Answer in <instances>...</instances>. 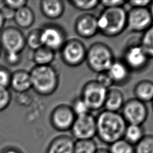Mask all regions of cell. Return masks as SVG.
<instances>
[{
  "label": "cell",
  "mask_w": 153,
  "mask_h": 153,
  "mask_svg": "<svg viewBox=\"0 0 153 153\" xmlns=\"http://www.w3.org/2000/svg\"><path fill=\"white\" fill-rule=\"evenodd\" d=\"M0 45L5 53H22L26 47L25 36L17 27H5L0 32Z\"/></svg>",
  "instance_id": "ba28073f"
},
{
  "label": "cell",
  "mask_w": 153,
  "mask_h": 153,
  "mask_svg": "<svg viewBox=\"0 0 153 153\" xmlns=\"http://www.w3.org/2000/svg\"><path fill=\"white\" fill-rule=\"evenodd\" d=\"M0 11L1 13V14L3 18L5 21L14 20L16 11L13 10V9L7 7V5H5L3 4V5L0 8Z\"/></svg>",
  "instance_id": "8d00e7d4"
},
{
  "label": "cell",
  "mask_w": 153,
  "mask_h": 153,
  "mask_svg": "<svg viewBox=\"0 0 153 153\" xmlns=\"http://www.w3.org/2000/svg\"><path fill=\"white\" fill-rule=\"evenodd\" d=\"M3 4L13 10L17 11L27 5V1L25 0H6L3 1Z\"/></svg>",
  "instance_id": "e575fe53"
},
{
  "label": "cell",
  "mask_w": 153,
  "mask_h": 153,
  "mask_svg": "<svg viewBox=\"0 0 153 153\" xmlns=\"http://www.w3.org/2000/svg\"><path fill=\"white\" fill-rule=\"evenodd\" d=\"M32 60L36 66L51 65L56 56V52L45 46L33 51Z\"/></svg>",
  "instance_id": "7402d4cb"
},
{
  "label": "cell",
  "mask_w": 153,
  "mask_h": 153,
  "mask_svg": "<svg viewBox=\"0 0 153 153\" xmlns=\"http://www.w3.org/2000/svg\"><path fill=\"white\" fill-rule=\"evenodd\" d=\"M26 46L34 51L40 47L42 46L41 41L40 29H35L31 30L25 36Z\"/></svg>",
  "instance_id": "f1b7e54d"
},
{
  "label": "cell",
  "mask_w": 153,
  "mask_h": 153,
  "mask_svg": "<svg viewBox=\"0 0 153 153\" xmlns=\"http://www.w3.org/2000/svg\"><path fill=\"white\" fill-rule=\"evenodd\" d=\"M112 49L105 43L95 42L87 50L85 62L95 73L106 72L115 60Z\"/></svg>",
  "instance_id": "277c9868"
},
{
  "label": "cell",
  "mask_w": 153,
  "mask_h": 153,
  "mask_svg": "<svg viewBox=\"0 0 153 153\" xmlns=\"http://www.w3.org/2000/svg\"><path fill=\"white\" fill-rule=\"evenodd\" d=\"M29 74L32 88L38 94L48 96L57 90L59 84V75L51 65L35 66Z\"/></svg>",
  "instance_id": "3957f363"
},
{
  "label": "cell",
  "mask_w": 153,
  "mask_h": 153,
  "mask_svg": "<svg viewBox=\"0 0 153 153\" xmlns=\"http://www.w3.org/2000/svg\"><path fill=\"white\" fill-rule=\"evenodd\" d=\"M5 60L10 66H15L19 64L22 60V53L9 52L5 53Z\"/></svg>",
  "instance_id": "836d02e7"
},
{
  "label": "cell",
  "mask_w": 153,
  "mask_h": 153,
  "mask_svg": "<svg viewBox=\"0 0 153 153\" xmlns=\"http://www.w3.org/2000/svg\"><path fill=\"white\" fill-rule=\"evenodd\" d=\"M149 12L151 13V17L152 18V20H153V1H151L149 6Z\"/></svg>",
  "instance_id": "b9f144b4"
},
{
  "label": "cell",
  "mask_w": 153,
  "mask_h": 153,
  "mask_svg": "<svg viewBox=\"0 0 153 153\" xmlns=\"http://www.w3.org/2000/svg\"><path fill=\"white\" fill-rule=\"evenodd\" d=\"M153 24L148 8H130L127 11V28L133 32H143Z\"/></svg>",
  "instance_id": "4fadbf2b"
},
{
  "label": "cell",
  "mask_w": 153,
  "mask_h": 153,
  "mask_svg": "<svg viewBox=\"0 0 153 153\" xmlns=\"http://www.w3.org/2000/svg\"><path fill=\"white\" fill-rule=\"evenodd\" d=\"M70 131L75 140L93 139L96 136V117L91 113L76 117Z\"/></svg>",
  "instance_id": "8fae6325"
},
{
  "label": "cell",
  "mask_w": 153,
  "mask_h": 153,
  "mask_svg": "<svg viewBox=\"0 0 153 153\" xmlns=\"http://www.w3.org/2000/svg\"><path fill=\"white\" fill-rule=\"evenodd\" d=\"M152 1L145 0H132L127 1L126 4H128L131 8H148L149 6Z\"/></svg>",
  "instance_id": "74e56055"
},
{
  "label": "cell",
  "mask_w": 153,
  "mask_h": 153,
  "mask_svg": "<svg viewBox=\"0 0 153 153\" xmlns=\"http://www.w3.org/2000/svg\"><path fill=\"white\" fill-rule=\"evenodd\" d=\"M5 22V20L3 18V17L1 14V13L0 11V32L4 29V26Z\"/></svg>",
  "instance_id": "ab89813d"
},
{
  "label": "cell",
  "mask_w": 153,
  "mask_h": 153,
  "mask_svg": "<svg viewBox=\"0 0 153 153\" xmlns=\"http://www.w3.org/2000/svg\"><path fill=\"white\" fill-rule=\"evenodd\" d=\"M134 97L146 103L153 99V81L149 79H142L137 82L133 88Z\"/></svg>",
  "instance_id": "44dd1931"
},
{
  "label": "cell",
  "mask_w": 153,
  "mask_h": 153,
  "mask_svg": "<svg viewBox=\"0 0 153 153\" xmlns=\"http://www.w3.org/2000/svg\"><path fill=\"white\" fill-rule=\"evenodd\" d=\"M68 2L74 8L85 12L92 11L100 5V1L98 0H72Z\"/></svg>",
  "instance_id": "4316f807"
},
{
  "label": "cell",
  "mask_w": 153,
  "mask_h": 153,
  "mask_svg": "<svg viewBox=\"0 0 153 153\" xmlns=\"http://www.w3.org/2000/svg\"><path fill=\"white\" fill-rule=\"evenodd\" d=\"M75 118L76 116L71 105L60 104L52 110L50 121L54 129L64 132L71 130Z\"/></svg>",
  "instance_id": "7c38bea8"
},
{
  "label": "cell",
  "mask_w": 153,
  "mask_h": 153,
  "mask_svg": "<svg viewBox=\"0 0 153 153\" xmlns=\"http://www.w3.org/2000/svg\"><path fill=\"white\" fill-rule=\"evenodd\" d=\"M1 153H22V152L16 148L9 147L4 149Z\"/></svg>",
  "instance_id": "f35d334b"
},
{
  "label": "cell",
  "mask_w": 153,
  "mask_h": 153,
  "mask_svg": "<svg viewBox=\"0 0 153 153\" xmlns=\"http://www.w3.org/2000/svg\"><path fill=\"white\" fill-rule=\"evenodd\" d=\"M95 153H110L108 149L104 148H97V151Z\"/></svg>",
  "instance_id": "60d3db41"
},
{
  "label": "cell",
  "mask_w": 153,
  "mask_h": 153,
  "mask_svg": "<svg viewBox=\"0 0 153 153\" xmlns=\"http://www.w3.org/2000/svg\"><path fill=\"white\" fill-rule=\"evenodd\" d=\"M108 90L94 79L90 80L84 84L79 96L87 104L90 112L96 111L103 108Z\"/></svg>",
  "instance_id": "8992f818"
},
{
  "label": "cell",
  "mask_w": 153,
  "mask_h": 153,
  "mask_svg": "<svg viewBox=\"0 0 153 153\" xmlns=\"http://www.w3.org/2000/svg\"><path fill=\"white\" fill-rule=\"evenodd\" d=\"M125 103L124 95L121 90L111 87L108 90L103 108L112 112H119Z\"/></svg>",
  "instance_id": "d6986e66"
},
{
  "label": "cell",
  "mask_w": 153,
  "mask_h": 153,
  "mask_svg": "<svg viewBox=\"0 0 153 153\" xmlns=\"http://www.w3.org/2000/svg\"><path fill=\"white\" fill-rule=\"evenodd\" d=\"M40 10L46 18L56 20L63 16L65 5L61 0H43L40 2Z\"/></svg>",
  "instance_id": "e0dca14e"
},
{
  "label": "cell",
  "mask_w": 153,
  "mask_h": 153,
  "mask_svg": "<svg viewBox=\"0 0 153 153\" xmlns=\"http://www.w3.org/2000/svg\"><path fill=\"white\" fill-rule=\"evenodd\" d=\"M71 106L76 117L91 113L88 106L80 96L76 97L73 100Z\"/></svg>",
  "instance_id": "f546056e"
},
{
  "label": "cell",
  "mask_w": 153,
  "mask_h": 153,
  "mask_svg": "<svg viewBox=\"0 0 153 153\" xmlns=\"http://www.w3.org/2000/svg\"><path fill=\"white\" fill-rule=\"evenodd\" d=\"M11 73L5 67L0 66V87L8 88L10 87Z\"/></svg>",
  "instance_id": "d6a6232c"
},
{
  "label": "cell",
  "mask_w": 153,
  "mask_h": 153,
  "mask_svg": "<svg viewBox=\"0 0 153 153\" xmlns=\"http://www.w3.org/2000/svg\"><path fill=\"white\" fill-rule=\"evenodd\" d=\"M97 148L93 139L75 140L73 153H95Z\"/></svg>",
  "instance_id": "d4e9b609"
},
{
  "label": "cell",
  "mask_w": 153,
  "mask_h": 153,
  "mask_svg": "<svg viewBox=\"0 0 153 153\" xmlns=\"http://www.w3.org/2000/svg\"><path fill=\"white\" fill-rule=\"evenodd\" d=\"M108 149L110 153H134V146L123 138L109 145Z\"/></svg>",
  "instance_id": "484cf974"
},
{
  "label": "cell",
  "mask_w": 153,
  "mask_h": 153,
  "mask_svg": "<svg viewBox=\"0 0 153 153\" xmlns=\"http://www.w3.org/2000/svg\"><path fill=\"white\" fill-rule=\"evenodd\" d=\"M145 135L143 126L127 124L124 131L123 139L133 146H135Z\"/></svg>",
  "instance_id": "603a6c76"
},
{
  "label": "cell",
  "mask_w": 153,
  "mask_h": 153,
  "mask_svg": "<svg viewBox=\"0 0 153 153\" xmlns=\"http://www.w3.org/2000/svg\"><path fill=\"white\" fill-rule=\"evenodd\" d=\"M40 35L42 45L55 52L60 51L66 41V33L60 25L48 23L40 28Z\"/></svg>",
  "instance_id": "30bf717a"
},
{
  "label": "cell",
  "mask_w": 153,
  "mask_h": 153,
  "mask_svg": "<svg viewBox=\"0 0 153 153\" xmlns=\"http://www.w3.org/2000/svg\"><path fill=\"white\" fill-rule=\"evenodd\" d=\"M127 1L123 0H103L100 1V4L105 8H115L119 7H124L126 4Z\"/></svg>",
  "instance_id": "d590c367"
},
{
  "label": "cell",
  "mask_w": 153,
  "mask_h": 153,
  "mask_svg": "<svg viewBox=\"0 0 153 153\" xmlns=\"http://www.w3.org/2000/svg\"><path fill=\"white\" fill-rule=\"evenodd\" d=\"M121 114L127 124L143 126L149 111L145 103L134 97L125 101Z\"/></svg>",
  "instance_id": "52a82bcc"
},
{
  "label": "cell",
  "mask_w": 153,
  "mask_h": 153,
  "mask_svg": "<svg viewBox=\"0 0 153 153\" xmlns=\"http://www.w3.org/2000/svg\"><path fill=\"white\" fill-rule=\"evenodd\" d=\"M97 24L102 35L117 36L127 28V11L124 7L103 8L97 17Z\"/></svg>",
  "instance_id": "7a4b0ae2"
},
{
  "label": "cell",
  "mask_w": 153,
  "mask_h": 153,
  "mask_svg": "<svg viewBox=\"0 0 153 153\" xmlns=\"http://www.w3.org/2000/svg\"><path fill=\"white\" fill-rule=\"evenodd\" d=\"M151 102H152V109H153V99Z\"/></svg>",
  "instance_id": "ee69618b"
},
{
  "label": "cell",
  "mask_w": 153,
  "mask_h": 153,
  "mask_svg": "<svg viewBox=\"0 0 153 153\" xmlns=\"http://www.w3.org/2000/svg\"><path fill=\"white\" fill-rule=\"evenodd\" d=\"M114 85H123L127 82L130 77L131 71L122 60L114 61L106 71Z\"/></svg>",
  "instance_id": "9a60e30c"
},
{
  "label": "cell",
  "mask_w": 153,
  "mask_h": 153,
  "mask_svg": "<svg viewBox=\"0 0 153 153\" xmlns=\"http://www.w3.org/2000/svg\"><path fill=\"white\" fill-rule=\"evenodd\" d=\"M75 140L69 135L61 134L51 140L45 153H73Z\"/></svg>",
  "instance_id": "2e32d148"
},
{
  "label": "cell",
  "mask_w": 153,
  "mask_h": 153,
  "mask_svg": "<svg viewBox=\"0 0 153 153\" xmlns=\"http://www.w3.org/2000/svg\"><path fill=\"white\" fill-rule=\"evenodd\" d=\"M76 34L84 39H90L99 33L97 17L89 13L79 15L74 23Z\"/></svg>",
  "instance_id": "5bb4252c"
},
{
  "label": "cell",
  "mask_w": 153,
  "mask_h": 153,
  "mask_svg": "<svg viewBox=\"0 0 153 153\" xmlns=\"http://www.w3.org/2000/svg\"><path fill=\"white\" fill-rule=\"evenodd\" d=\"M96 136L103 143L111 145L123 139L127 125L121 114L103 109L96 117Z\"/></svg>",
  "instance_id": "6da1fadb"
},
{
  "label": "cell",
  "mask_w": 153,
  "mask_h": 153,
  "mask_svg": "<svg viewBox=\"0 0 153 153\" xmlns=\"http://www.w3.org/2000/svg\"><path fill=\"white\" fill-rule=\"evenodd\" d=\"M134 153H153V135L145 134L134 146Z\"/></svg>",
  "instance_id": "83f0119b"
},
{
  "label": "cell",
  "mask_w": 153,
  "mask_h": 153,
  "mask_svg": "<svg viewBox=\"0 0 153 153\" xmlns=\"http://www.w3.org/2000/svg\"><path fill=\"white\" fill-rule=\"evenodd\" d=\"M87 50L81 40L74 38L68 39L60 50V57L66 65L77 67L85 62Z\"/></svg>",
  "instance_id": "5b68a950"
},
{
  "label": "cell",
  "mask_w": 153,
  "mask_h": 153,
  "mask_svg": "<svg viewBox=\"0 0 153 153\" xmlns=\"http://www.w3.org/2000/svg\"><path fill=\"white\" fill-rule=\"evenodd\" d=\"M94 80L106 89L112 87V86L114 85V83L107 72L97 74L96 78Z\"/></svg>",
  "instance_id": "1f68e13d"
},
{
  "label": "cell",
  "mask_w": 153,
  "mask_h": 153,
  "mask_svg": "<svg viewBox=\"0 0 153 153\" xmlns=\"http://www.w3.org/2000/svg\"><path fill=\"white\" fill-rule=\"evenodd\" d=\"M10 87L17 93H24L32 88L29 72L25 70H17L11 73Z\"/></svg>",
  "instance_id": "ac0fdd59"
},
{
  "label": "cell",
  "mask_w": 153,
  "mask_h": 153,
  "mask_svg": "<svg viewBox=\"0 0 153 153\" xmlns=\"http://www.w3.org/2000/svg\"><path fill=\"white\" fill-rule=\"evenodd\" d=\"M139 44L149 57L153 58V24L143 32Z\"/></svg>",
  "instance_id": "cb8c5ba5"
},
{
  "label": "cell",
  "mask_w": 153,
  "mask_h": 153,
  "mask_svg": "<svg viewBox=\"0 0 153 153\" xmlns=\"http://www.w3.org/2000/svg\"><path fill=\"white\" fill-rule=\"evenodd\" d=\"M149 59L139 42L128 45L123 53L122 60L131 72H139L147 67Z\"/></svg>",
  "instance_id": "9c48e42d"
},
{
  "label": "cell",
  "mask_w": 153,
  "mask_h": 153,
  "mask_svg": "<svg viewBox=\"0 0 153 153\" xmlns=\"http://www.w3.org/2000/svg\"><path fill=\"white\" fill-rule=\"evenodd\" d=\"M11 100V93L8 88L0 87V112L8 107Z\"/></svg>",
  "instance_id": "4dcf8cb0"
},
{
  "label": "cell",
  "mask_w": 153,
  "mask_h": 153,
  "mask_svg": "<svg viewBox=\"0 0 153 153\" xmlns=\"http://www.w3.org/2000/svg\"><path fill=\"white\" fill-rule=\"evenodd\" d=\"M1 51H2V48H1V47L0 45V56H1Z\"/></svg>",
  "instance_id": "7bdbcfd3"
},
{
  "label": "cell",
  "mask_w": 153,
  "mask_h": 153,
  "mask_svg": "<svg viewBox=\"0 0 153 153\" xmlns=\"http://www.w3.org/2000/svg\"><path fill=\"white\" fill-rule=\"evenodd\" d=\"M35 20V16L33 11L27 5L16 11L13 20L18 28L26 29L33 25Z\"/></svg>",
  "instance_id": "ffe728a7"
}]
</instances>
